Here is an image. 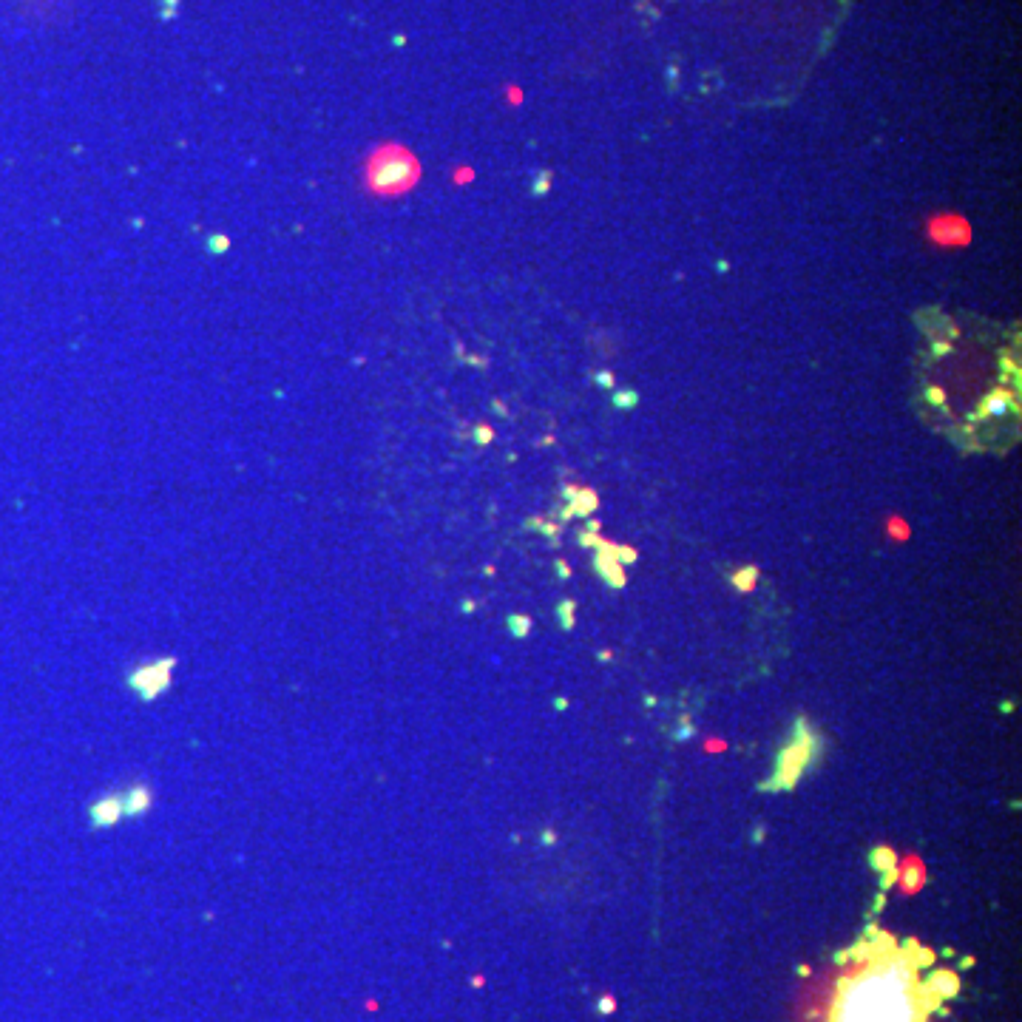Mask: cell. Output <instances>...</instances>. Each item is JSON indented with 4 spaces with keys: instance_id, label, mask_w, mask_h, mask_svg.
<instances>
[{
    "instance_id": "cell-1",
    "label": "cell",
    "mask_w": 1022,
    "mask_h": 1022,
    "mask_svg": "<svg viewBox=\"0 0 1022 1022\" xmlns=\"http://www.w3.org/2000/svg\"><path fill=\"white\" fill-rule=\"evenodd\" d=\"M929 986L920 980L912 954L875 952L849 974L835 997L832 1022H926Z\"/></svg>"
},
{
    "instance_id": "cell-2",
    "label": "cell",
    "mask_w": 1022,
    "mask_h": 1022,
    "mask_svg": "<svg viewBox=\"0 0 1022 1022\" xmlns=\"http://www.w3.org/2000/svg\"><path fill=\"white\" fill-rule=\"evenodd\" d=\"M412 174H415V168H412V159L406 157V154L404 157H395L392 162L378 159L370 174V185L378 188V191H384V194H392V191H401L404 185H409Z\"/></svg>"
}]
</instances>
